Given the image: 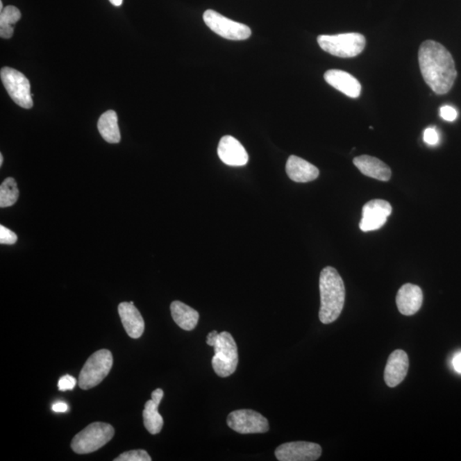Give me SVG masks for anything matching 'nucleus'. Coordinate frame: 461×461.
<instances>
[{"label":"nucleus","instance_id":"nucleus-31","mask_svg":"<svg viewBox=\"0 0 461 461\" xmlns=\"http://www.w3.org/2000/svg\"><path fill=\"white\" fill-rule=\"evenodd\" d=\"M124 0H110V2L115 6H121Z\"/></svg>","mask_w":461,"mask_h":461},{"label":"nucleus","instance_id":"nucleus-33","mask_svg":"<svg viewBox=\"0 0 461 461\" xmlns=\"http://www.w3.org/2000/svg\"><path fill=\"white\" fill-rule=\"evenodd\" d=\"M3 10V3L2 1H0V11H2Z\"/></svg>","mask_w":461,"mask_h":461},{"label":"nucleus","instance_id":"nucleus-9","mask_svg":"<svg viewBox=\"0 0 461 461\" xmlns=\"http://www.w3.org/2000/svg\"><path fill=\"white\" fill-rule=\"evenodd\" d=\"M228 425L230 429L240 434L265 433L269 430V420L250 409H240L230 412Z\"/></svg>","mask_w":461,"mask_h":461},{"label":"nucleus","instance_id":"nucleus-5","mask_svg":"<svg viewBox=\"0 0 461 461\" xmlns=\"http://www.w3.org/2000/svg\"><path fill=\"white\" fill-rule=\"evenodd\" d=\"M317 40L322 50L338 58L356 57L366 47L365 37L358 33L319 35Z\"/></svg>","mask_w":461,"mask_h":461},{"label":"nucleus","instance_id":"nucleus-20","mask_svg":"<svg viewBox=\"0 0 461 461\" xmlns=\"http://www.w3.org/2000/svg\"><path fill=\"white\" fill-rule=\"evenodd\" d=\"M171 315L174 321L181 328L185 330H192L198 325L199 314L188 305L174 301L170 306Z\"/></svg>","mask_w":461,"mask_h":461},{"label":"nucleus","instance_id":"nucleus-1","mask_svg":"<svg viewBox=\"0 0 461 461\" xmlns=\"http://www.w3.org/2000/svg\"><path fill=\"white\" fill-rule=\"evenodd\" d=\"M419 63L424 80L438 95L446 94L455 83L457 72L452 55L440 43L426 40L419 47Z\"/></svg>","mask_w":461,"mask_h":461},{"label":"nucleus","instance_id":"nucleus-23","mask_svg":"<svg viewBox=\"0 0 461 461\" xmlns=\"http://www.w3.org/2000/svg\"><path fill=\"white\" fill-rule=\"evenodd\" d=\"M19 196L16 181L13 178H6L0 187V207L8 208L14 206Z\"/></svg>","mask_w":461,"mask_h":461},{"label":"nucleus","instance_id":"nucleus-7","mask_svg":"<svg viewBox=\"0 0 461 461\" xmlns=\"http://www.w3.org/2000/svg\"><path fill=\"white\" fill-rule=\"evenodd\" d=\"M6 90L13 101L24 109H31L33 106L31 85L27 77L17 70L5 67L0 72Z\"/></svg>","mask_w":461,"mask_h":461},{"label":"nucleus","instance_id":"nucleus-4","mask_svg":"<svg viewBox=\"0 0 461 461\" xmlns=\"http://www.w3.org/2000/svg\"><path fill=\"white\" fill-rule=\"evenodd\" d=\"M114 434L115 430L110 424L92 423L74 436L72 448L79 455L95 452L112 439Z\"/></svg>","mask_w":461,"mask_h":461},{"label":"nucleus","instance_id":"nucleus-17","mask_svg":"<svg viewBox=\"0 0 461 461\" xmlns=\"http://www.w3.org/2000/svg\"><path fill=\"white\" fill-rule=\"evenodd\" d=\"M285 170L289 178L297 183L313 181L319 177V169L315 165L293 155L288 158Z\"/></svg>","mask_w":461,"mask_h":461},{"label":"nucleus","instance_id":"nucleus-21","mask_svg":"<svg viewBox=\"0 0 461 461\" xmlns=\"http://www.w3.org/2000/svg\"><path fill=\"white\" fill-rule=\"evenodd\" d=\"M98 129L103 139L108 143L117 144L121 141L118 117L114 110H108L100 117Z\"/></svg>","mask_w":461,"mask_h":461},{"label":"nucleus","instance_id":"nucleus-11","mask_svg":"<svg viewBox=\"0 0 461 461\" xmlns=\"http://www.w3.org/2000/svg\"><path fill=\"white\" fill-rule=\"evenodd\" d=\"M392 212V207L387 201L374 199L369 201L362 209V218L360 228L362 232H371L384 226Z\"/></svg>","mask_w":461,"mask_h":461},{"label":"nucleus","instance_id":"nucleus-22","mask_svg":"<svg viewBox=\"0 0 461 461\" xmlns=\"http://www.w3.org/2000/svg\"><path fill=\"white\" fill-rule=\"evenodd\" d=\"M0 36L10 39L14 33V25L21 19L22 14L17 7L9 6L0 11Z\"/></svg>","mask_w":461,"mask_h":461},{"label":"nucleus","instance_id":"nucleus-15","mask_svg":"<svg viewBox=\"0 0 461 461\" xmlns=\"http://www.w3.org/2000/svg\"><path fill=\"white\" fill-rule=\"evenodd\" d=\"M423 299L422 290L418 285L405 284L397 292V308L401 315H415L422 306Z\"/></svg>","mask_w":461,"mask_h":461},{"label":"nucleus","instance_id":"nucleus-8","mask_svg":"<svg viewBox=\"0 0 461 461\" xmlns=\"http://www.w3.org/2000/svg\"><path fill=\"white\" fill-rule=\"evenodd\" d=\"M203 21L212 31L225 39L244 40L251 35V29L247 25L228 19L213 10L204 12Z\"/></svg>","mask_w":461,"mask_h":461},{"label":"nucleus","instance_id":"nucleus-12","mask_svg":"<svg viewBox=\"0 0 461 461\" xmlns=\"http://www.w3.org/2000/svg\"><path fill=\"white\" fill-rule=\"evenodd\" d=\"M218 156L226 165L241 167L247 165L249 155L239 140L233 136L221 137L218 146Z\"/></svg>","mask_w":461,"mask_h":461},{"label":"nucleus","instance_id":"nucleus-6","mask_svg":"<svg viewBox=\"0 0 461 461\" xmlns=\"http://www.w3.org/2000/svg\"><path fill=\"white\" fill-rule=\"evenodd\" d=\"M113 366V355L108 349H101L89 357L79 376V386L83 389H90L99 385Z\"/></svg>","mask_w":461,"mask_h":461},{"label":"nucleus","instance_id":"nucleus-27","mask_svg":"<svg viewBox=\"0 0 461 461\" xmlns=\"http://www.w3.org/2000/svg\"><path fill=\"white\" fill-rule=\"evenodd\" d=\"M440 115L445 121H453L458 117V111L451 106H444L441 107Z\"/></svg>","mask_w":461,"mask_h":461},{"label":"nucleus","instance_id":"nucleus-13","mask_svg":"<svg viewBox=\"0 0 461 461\" xmlns=\"http://www.w3.org/2000/svg\"><path fill=\"white\" fill-rule=\"evenodd\" d=\"M409 367L407 353L397 349L389 355L385 370V381L389 387H396L406 378Z\"/></svg>","mask_w":461,"mask_h":461},{"label":"nucleus","instance_id":"nucleus-14","mask_svg":"<svg viewBox=\"0 0 461 461\" xmlns=\"http://www.w3.org/2000/svg\"><path fill=\"white\" fill-rule=\"evenodd\" d=\"M324 78L327 83L349 98L357 99L360 95L362 85L348 72L330 69L325 73Z\"/></svg>","mask_w":461,"mask_h":461},{"label":"nucleus","instance_id":"nucleus-25","mask_svg":"<svg viewBox=\"0 0 461 461\" xmlns=\"http://www.w3.org/2000/svg\"><path fill=\"white\" fill-rule=\"evenodd\" d=\"M17 235L16 233L3 225L0 226V244H14L17 243Z\"/></svg>","mask_w":461,"mask_h":461},{"label":"nucleus","instance_id":"nucleus-19","mask_svg":"<svg viewBox=\"0 0 461 461\" xmlns=\"http://www.w3.org/2000/svg\"><path fill=\"white\" fill-rule=\"evenodd\" d=\"M163 390L158 389L151 394V400L146 401L143 412L144 425L152 435L158 434L163 426V419L159 414L158 407L162 399Z\"/></svg>","mask_w":461,"mask_h":461},{"label":"nucleus","instance_id":"nucleus-26","mask_svg":"<svg viewBox=\"0 0 461 461\" xmlns=\"http://www.w3.org/2000/svg\"><path fill=\"white\" fill-rule=\"evenodd\" d=\"M439 133L435 128H427L424 132V141L429 146H436L439 143Z\"/></svg>","mask_w":461,"mask_h":461},{"label":"nucleus","instance_id":"nucleus-18","mask_svg":"<svg viewBox=\"0 0 461 461\" xmlns=\"http://www.w3.org/2000/svg\"><path fill=\"white\" fill-rule=\"evenodd\" d=\"M353 162L364 176L381 181H389L392 177L389 167L376 158L367 155L360 156Z\"/></svg>","mask_w":461,"mask_h":461},{"label":"nucleus","instance_id":"nucleus-30","mask_svg":"<svg viewBox=\"0 0 461 461\" xmlns=\"http://www.w3.org/2000/svg\"><path fill=\"white\" fill-rule=\"evenodd\" d=\"M453 366L457 373L461 374V353L453 359Z\"/></svg>","mask_w":461,"mask_h":461},{"label":"nucleus","instance_id":"nucleus-10","mask_svg":"<svg viewBox=\"0 0 461 461\" xmlns=\"http://www.w3.org/2000/svg\"><path fill=\"white\" fill-rule=\"evenodd\" d=\"M321 446L314 442H286L278 447L275 456L280 461H314L321 457Z\"/></svg>","mask_w":461,"mask_h":461},{"label":"nucleus","instance_id":"nucleus-32","mask_svg":"<svg viewBox=\"0 0 461 461\" xmlns=\"http://www.w3.org/2000/svg\"><path fill=\"white\" fill-rule=\"evenodd\" d=\"M3 155L0 154V166L3 165Z\"/></svg>","mask_w":461,"mask_h":461},{"label":"nucleus","instance_id":"nucleus-16","mask_svg":"<svg viewBox=\"0 0 461 461\" xmlns=\"http://www.w3.org/2000/svg\"><path fill=\"white\" fill-rule=\"evenodd\" d=\"M122 325L130 337L140 338L143 335L144 321L142 315L137 310L133 302L121 303L118 306Z\"/></svg>","mask_w":461,"mask_h":461},{"label":"nucleus","instance_id":"nucleus-28","mask_svg":"<svg viewBox=\"0 0 461 461\" xmlns=\"http://www.w3.org/2000/svg\"><path fill=\"white\" fill-rule=\"evenodd\" d=\"M76 379L70 375H65L62 376L58 381V389L62 390V392H65V390H70L74 388V386L76 385Z\"/></svg>","mask_w":461,"mask_h":461},{"label":"nucleus","instance_id":"nucleus-24","mask_svg":"<svg viewBox=\"0 0 461 461\" xmlns=\"http://www.w3.org/2000/svg\"><path fill=\"white\" fill-rule=\"evenodd\" d=\"M151 456L146 451H131L121 453L115 461H151Z\"/></svg>","mask_w":461,"mask_h":461},{"label":"nucleus","instance_id":"nucleus-29","mask_svg":"<svg viewBox=\"0 0 461 461\" xmlns=\"http://www.w3.org/2000/svg\"><path fill=\"white\" fill-rule=\"evenodd\" d=\"M69 407L65 403L58 401L53 405V410L57 412H65L68 411Z\"/></svg>","mask_w":461,"mask_h":461},{"label":"nucleus","instance_id":"nucleus-2","mask_svg":"<svg viewBox=\"0 0 461 461\" xmlns=\"http://www.w3.org/2000/svg\"><path fill=\"white\" fill-rule=\"evenodd\" d=\"M321 310L319 317L323 324H330L340 317L345 302L343 278L333 267H326L319 276Z\"/></svg>","mask_w":461,"mask_h":461},{"label":"nucleus","instance_id":"nucleus-3","mask_svg":"<svg viewBox=\"0 0 461 461\" xmlns=\"http://www.w3.org/2000/svg\"><path fill=\"white\" fill-rule=\"evenodd\" d=\"M207 344L214 347L215 355L212 367L215 374L221 378L230 376L236 371L239 355L235 340L228 332L219 333L217 330L208 334Z\"/></svg>","mask_w":461,"mask_h":461}]
</instances>
